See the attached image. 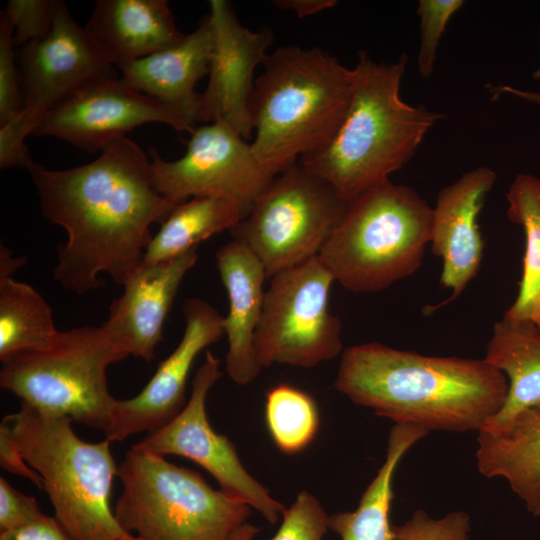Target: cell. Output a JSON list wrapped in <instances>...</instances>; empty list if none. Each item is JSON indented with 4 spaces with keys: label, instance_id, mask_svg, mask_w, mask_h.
Instances as JSON below:
<instances>
[{
    "label": "cell",
    "instance_id": "cell-1",
    "mask_svg": "<svg viewBox=\"0 0 540 540\" xmlns=\"http://www.w3.org/2000/svg\"><path fill=\"white\" fill-rule=\"evenodd\" d=\"M27 170L43 215L67 232L53 278L76 294L102 286L100 273L123 286L142 264L151 224L179 204L158 192L151 161L125 136L87 164L50 170L33 162Z\"/></svg>",
    "mask_w": 540,
    "mask_h": 540
},
{
    "label": "cell",
    "instance_id": "cell-2",
    "mask_svg": "<svg viewBox=\"0 0 540 540\" xmlns=\"http://www.w3.org/2000/svg\"><path fill=\"white\" fill-rule=\"evenodd\" d=\"M334 388L395 423L479 432L502 408L508 381L485 359L425 356L371 342L343 350Z\"/></svg>",
    "mask_w": 540,
    "mask_h": 540
},
{
    "label": "cell",
    "instance_id": "cell-3",
    "mask_svg": "<svg viewBox=\"0 0 540 540\" xmlns=\"http://www.w3.org/2000/svg\"><path fill=\"white\" fill-rule=\"evenodd\" d=\"M408 62L378 63L360 51L351 71V100L332 139L299 163L350 201L389 181L414 156L445 115L413 106L400 95Z\"/></svg>",
    "mask_w": 540,
    "mask_h": 540
},
{
    "label": "cell",
    "instance_id": "cell-4",
    "mask_svg": "<svg viewBox=\"0 0 540 540\" xmlns=\"http://www.w3.org/2000/svg\"><path fill=\"white\" fill-rule=\"evenodd\" d=\"M250 99L252 151L274 178L325 146L351 100V71L319 47L267 55Z\"/></svg>",
    "mask_w": 540,
    "mask_h": 540
},
{
    "label": "cell",
    "instance_id": "cell-5",
    "mask_svg": "<svg viewBox=\"0 0 540 540\" xmlns=\"http://www.w3.org/2000/svg\"><path fill=\"white\" fill-rule=\"evenodd\" d=\"M72 422L20 401L0 429L41 476L54 516L76 540H141L119 525L110 505L118 476L111 442L82 440Z\"/></svg>",
    "mask_w": 540,
    "mask_h": 540
},
{
    "label": "cell",
    "instance_id": "cell-6",
    "mask_svg": "<svg viewBox=\"0 0 540 540\" xmlns=\"http://www.w3.org/2000/svg\"><path fill=\"white\" fill-rule=\"evenodd\" d=\"M432 215L413 188L389 180L348 201L319 257L345 289L382 291L420 267Z\"/></svg>",
    "mask_w": 540,
    "mask_h": 540
},
{
    "label": "cell",
    "instance_id": "cell-7",
    "mask_svg": "<svg viewBox=\"0 0 540 540\" xmlns=\"http://www.w3.org/2000/svg\"><path fill=\"white\" fill-rule=\"evenodd\" d=\"M118 477L115 518L141 540H228L251 512L200 473L136 444L118 466Z\"/></svg>",
    "mask_w": 540,
    "mask_h": 540
},
{
    "label": "cell",
    "instance_id": "cell-8",
    "mask_svg": "<svg viewBox=\"0 0 540 540\" xmlns=\"http://www.w3.org/2000/svg\"><path fill=\"white\" fill-rule=\"evenodd\" d=\"M128 356L101 326L76 327L58 332L45 350L3 362L0 386L42 412L105 433L117 401L106 371Z\"/></svg>",
    "mask_w": 540,
    "mask_h": 540
},
{
    "label": "cell",
    "instance_id": "cell-9",
    "mask_svg": "<svg viewBox=\"0 0 540 540\" xmlns=\"http://www.w3.org/2000/svg\"><path fill=\"white\" fill-rule=\"evenodd\" d=\"M347 205L327 181L298 162L270 181L231 233L270 278L318 256Z\"/></svg>",
    "mask_w": 540,
    "mask_h": 540
},
{
    "label": "cell",
    "instance_id": "cell-10",
    "mask_svg": "<svg viewBox=\"0 0 540 540\" xmlns=\"http://www.w3.org/2000/svg\"><path fill=\"white\" fill-rule=\"evenodd\" d=\"M17 63L23 93L21 113L0 126V159L24 163L30 153L25 139L56 106L88 83L116 76L85 28L71 16L67 4L55 0L51 30L19 48Z\"/></svg>",
    "mask_w": 540,
    "mask_h": 540
},
{
    "label": "cell",
    "instance_id": "cell-11",
    "mask_svg": "<svg viewBox=\"0 0 540 540\" xmlns=\"http://www.w3.org/2000/svg\"><path fill=\"white\" fill-rule=\"evenodd\" d=\"M270 279L254 336L260 366L311 368L342 354L341 320L329 310L335 279L319 255Z\"/></svg>",
    "mask_w": 540,
    "mask_h": 540
},
{
    "label": "cell",
    "instance_id": "cell-12",
    "mask_svg": "<svg viewBox=\"0 0 540 540\" xmlns=\"http://www.w3.org/2000/svg\"><path fill=\"white\" fill-rule=\"evenodd\" d=\"M219 366V359L207 351L182 411L135 444L162 456L176 455L194 461L216 479L226 495L256 509L267 522L275 524L286 508L248 473L231 440L217 433L208 420L206 398L222 376Z\"/></svg>",
    "mask_w": 540,
    "mask_h": 540
},
{
    "label": "cell",
    "instance_id": "cell-13",
    "mask_svg": "<svg viewBox=\"0 0 540 540\" xmlns=\"http://www.w3.org/2000/svg\"><path fill=\"white\" fill-rule=\"evenodd\" d=\"M155 186L176 203L204 194L235 201L243 218L273 179L263 169L249 144L222 121L204 124L191 133L186 153L166 161L150 150Z\"/></svg>",
    "mask_w": 540,
    "mask_h": 540
},
{
    "label": "cell",
    "instance_id": "cell-14",
    "mask_svg": "<svg viewBox=\"0 0 540 540\" xmlns=\"http://www.w3.org/2000/svg\"><path fill=\"white\" fill-rule=\"evenodd\" d=\"M166 124L177 132L194 131V124L160 100L146 95L117 76L96 79L52 109L33 131L88 151H102L133 128Z\"/></svg>",
    "mask_w": 540,
    "mask_h": 540
},
{
    "label": "cell",
    "instance_id": "cell-15",
    "mask_svg": "<svg viewBox=\"0 0 540 540\" xmlns=\"http://www.w3.org/2000/svg\"><path fill=\"white\" fill-rule=\"evenodd\" d=\"M185 330L174 351L157 367L136 396L117 399L105 438L123 441L140 432L152 433L172 421L186 405V383L198 354L218 342L224 317L200 298L185 300Z\"/></svg>",
    "mask_w": 540,
    "mask_h": 540
},
{
    "label": "cell",
    "instance_id": "cell-16",
    "mask_svg": "<svg viewBox=\"0 0 540 540\" xmlns=\"http://www.w3.org/2000/svg\"><path fill=\"white\" fill-rule=\"evenodd\" d=\"M209 6L214 45L208 85L200 93L199 123L222 121L248 141L253 137V73L265 61L273 35L269 29L254 32L242 26L229 1L211 0Z\"/></svg>",
    "mask_w": 540,
    "mask_h": 540
},
{
    "label": "cell",
    "instance_id": "cell-17",
    "mask_svg": "<svg viewBox=\"0 0 540 540\" xmlns=\"http://www.w3.org/2000/svg\"><path fill=\"white\" fill-rule=\"evenodd\" d=\"M496 172L481 166L464 173L442 188L433 207L431 245L443 261L440 283L451 296L426 309L428 314L456 299L477 275L483 256V240L477 223Z\"/></svg>",
    "mask_w": 540,
    "mask_h": 540
},
{
    "label": "cell",
    "instance_id": "cell-18",
    "mask_svg": "<svg viewBox=\"0 0 540 540\" xmlns=\"http://www.w3.org/2000/svg\"><path fill=\"white\" fill-rule=\"evenodd\" d=\"M198 247L166 261L142 263L124 283L101 325L128 355L150 362L184 276L196 264Z\"/></svg>",
    "mask_w": 540,
    "mask_h": 540
},
{
    "label": "cell",
    "instance_id": "cell-19",
    "mask_svg": "<svg viewBox=\"0 0 540 540\" xmlns=\"http://www.w3.org/2000/svg\"><path fill=\"white\" fill-rule=\"evenodd\" d=\"M216 266L229 302L224 317L226 371L234 383L247 385L262 369L254 336L262 315L267 274L251 250L234 238L217 250Z\"/></svg>",
    "mask_w": 540,
    "mask_h": 540
},
{
    "label": "cell",
    "instance_id": "cell-20",
    "mask_svg": "<svg viewBox=\"0 0 540 540\" xmlns=\"http://www.w3.org/2000/svg\"><path fill=\"white\" fill-rule=\"evenodd\" d=\"M213 45L212 24L206 14L176 44L117 68L126 84L177 110L195 125L200 99L195 86L209 73Z\"/></svg>",
    "mask_w": 540,
    "mask_h": 540
},
{
    "label": "cell",
    "instance_id": "cell-21",
    "mask_svg": "<svg viewBox=\"0 0 540 540\" xmlns=\"http://www.w3.org/2000/svg\"><path fill=\"white\" fill-rule=\"evenodd\" d=\"M84 28L113 66L166 49L185 35L166 0H98Z\"/></svg>",
    "mask_w": 540,
    "mask_h": 540
},
{
    "label": "cell",
    "instance_id": "cell-22",
    "mask_svg": "<svg viewBox=\"0 0 540 540\" xmlns=\"http://www.w3.org/2000/svg\"><path fill=\"white\" fill-rule=\"evenodd\" d=\"M507 378L499 412L478 433L495 434L521 413L540 408V330L531 322L502 317L493 326L484 358Z\"/></svg>",
    "mask_w": 540,
    "mask_h": 540
},
{
    "label": "cell",
    "instance_id": "cell-23",
    "mask_svg": "<svg viewBox=\"0 0 540 540\" xmlns=\"http://www.w3.org/2000/svg\"><path fill=\"white\" fill-rule=\"evenodd\" d=\"M476 461L488 478L503 477L533 516H540V408L495 434L479 433Z\"/></svg>",
    "mask_w": 540,
    "mask_h": 540
},
{
    "label": "cell",
    "instance_id": "cell-24",
    "mask_svg": "<svg viewBox=\"0 0 540 540\" xmlns=\"http://www.w3.org/2000/svg\"><path fill=\"white\" fill-rule=\"evenodd\" d=\"M429 431L421 426L396 423L390 430L386 458L352 511L328 516V527L341 540H394L390 510L393 480L404 454Z\"/></svg>",
    "mask_w": 540,
    "mask_h": 540
},
{
    "label": "cell",
    "instance_id": "cell-25",
    "mask_svg": "<svg viewBox=\"0 0 540 540\" xmlns=\"http://www.w3.org/2000/svg\"><path fill=\"white\" fill-rule=\"evenodd\" d=\"M243 219L239 205L219 194H204L176 205L152 237L142 263L176 258Z\"/></svg>",
    "mask_w": 540,
    "mask_h": 540
},
{
    "label": "cell",
    "instance_id": "cell-26",
    "mask_svg": "<svg viewBox=\"0 0 540 540\" xmlns=\"http://www.w3.org/2000/svg\"><path fill=\"white\" fill-rule=\"evenodd\" d=\"M506 200L508 219L523 228L525 252L518 293L503 318L528 321L540 330V178L518 173Z\"/></svg>",
    "mask_w": 540,
    "mask_h": 540
},
{
    "label": "cell",
    "instance_id": "cell-27",
    "mask_svg": "<svg viewBox=\"0 0 540 540\" xmlns=\"http://www.w3.org/2000/svg\"><path fill=\"white\" fill-rule=\"evenodd\" d=\"M57 331L52 309L30 285L0 278V360L51 346Z\"/></svg>",
    "mask_w": 540,
    "mask_h": 540
},
{
    "label": "cell",
    "instance_id": "cell-28",
    "mask_svg": "<svg viewBox=\"0 0 540 540\" xmlns=\"http://www.w3.org/2000/svg\"><path fill=\"white\" fill-rule=\"evenodd\" d=\"M265 421L277 448L285 454H297L315 439L319 410L307 392L281 383L266 392Z\"/></svg>",
    "mask_w": 540,
    "mask_h": 540
},
{
    "label": "cell",
    "instance_id": "cell-29",
    "mask_svg": "<svg viewBox=\"0 0 540 540\" xmlns=\"http://www.w3.org/2000/svg\"><path fill=\"white\" fill-rule=\"evenodd\" d=\"M464 5L462 0H420L417 14L420 18V45L418 70L429 78L434 69L438 47L452 16Z\"/></svg>",
    "mask_w": 540,
    "mask_h": 540
},
{
    "label": "cell",
    "instance_id": "cell-30",
    "mask_svg": "<svg viewBox=\"0 0 540 540\" xmlns=\"http://www.w3.org/2000/svg\"><path fill=\"white\" fill-rule=\"evenodd\" d=\"M14 27L4 10L0 13V126L15 119L22 111L23 93L17 53L13 42Z\"/></svg>",
    "mask_w": 540,
    "mask_h": 540
},
{
    "label": "cell",
    "instance_id": "cell-31",
    "mask_svg": "<svg viewBox=\"0 0 540 540\" xmlns=\"http://www.w3.org/2000/svg\"><path fill=\"white\" fill-rule=\"evenodd\" d=\"M328 529V515L323 506L303 490L284 510L281 525L271 540H322Z\"/></svg>",
    "mask_w": 540,
    "mask_h": 540
},
{
    "label": "cell",
    "instance_id": "cell-32",
    "mask_svg": "<svg viewBox=\"0 0 540 540\" xmlns=\"http://www.w3.org/2000/svg\"><path fill=\"white\" fill-rule=\"evenodd\" d=\"M470 530V517L463 511L432 518L416 510L406 522L393 526L394 540H470Z\"/></svg>",
    "mask_w": 540,
    "mask_h": 540
},
{
    "label": "cell",
    "instance_id": "cell-33",
    "mask_svg": "<svg viewBox=\"0 0 540 540\" xmlns=\"http://www.w3.org/2000/svg\"><path fill=\"white\" fill-rule=\"evenodd\" d=\"M55 0H9L4 11L14 27L15 47L46 36L51 30Z\"/></svg>",
    "mask_w": 540,
    "mask_h": 540
},
{
    "label": "cell",
    "instance_id": "cell-34",
    "mask_svg": "<svg viewBox=\"0 0 540 540\" xmlns=\"http://www.w3.org/2000/svg\"><path fill=\"white\" fill-rule=\"evenodd\" d=\"M43 514L36 498L23 494L5 478H0V533L20 528Z\"/></svg>",
    "mask_w": 540,
    "mask_h": 540
},
{
    "label": "cell",
    "instance_id": "cell-35",
    "mask_svg": "<svg viewBox=\"0 0 540 540\" xmlns=\"http://www.w3.org/2000/svg\"><path fill=\"white\" fill-rule=\"evenodd\" d=\"M0 540H76L55 516L38 519L11 531L1 532Z\"/></svg>",
    "mask_w": 540,
    "mask_h": 540
},
{
    "label": "cell",
    "instance_id": "cell-36",
    "mask_svg": "<svg viewBox=\"0 0 540 540\" xmlns=\"http://www.w3.org/2000/svg\"><path fill=\"white\" fill-rule=\"evenodd\" d=\"M0 464L6 471L29 479L38 488L43 489L42 478L36 470L28 465L21 453L0 429Z\"/></svg>",
    "mask_w": 540,
    "mask_h": 540
},
{
    "label": "cell",
    "instance_id": "cell-37",
    "mask_svg": "<svg viewBox=\"0 0 540 540\" xmlns=\"http://www.w3.org/2000/svg\"><path fill=\"white\" fill-rule=\"evenodd\" d=\"M281 9L292 10L298 17H305L324 11L336 5L335 0H278L274 2Z\"/></svg>",
    "mask_w": 540,
    "mask_h": 540
},
{
    "label": "cell",
    "instance_id": "cell-38",
    "mask_svg": "<svg viewBox=\"0 0 540 540\" xmlns=\"http://www.w3.org/2000/svg\"><path fill=\"white\" fill-rule=\"evenodd\" d=\"M22 257H13L11 250L0 246V278H9L25 263Z\"/></svg>",
    "mask_w": 540,
    "mask_h": 540
},
{
    "label": "cell",
    "instance_id": "cell-39",
    "mask_svg": "<svg viewBox=\"0 0 540 540\" xmlns=\"http://www.w3.org/2000/svg\"><path fill=\"white\" fill-rule=\"evenodd\" d=\"M498 93L509 94L540 107L539 91L524 90L510 85H503L499 88Z\"/></svg>",
    "mask_w": 540,
    "mask_h": 540
},
{
    "label": "cell",
    "instance_id": "cell-40",
    "mask_svg": "<svg viewBox=\"0 0 540 540\" xmlns=\"http://www.w3.org/2000/svg\"><path fill=\"white\" fill-rule=\"evenodd\" d=\"M259 532V527L250 523H244L228 540H252Z\"/></svg>",
    "mask_w": 540,
    "mask_h": 540
},
{
    "label": "cell",
    "instance_id": "cell-41",
    "mask_svg": "<svg viewBox=\"0 0 540 540\" xmlns=\"http://www.w3.org/2000/svg\"><path fill=\"white\" fill-rule=\"evenodd\" d=\"M532 77L535 80H540V67L533 72Z\"/></svg>",
    "mask_w": 540,
    "mask_h": 540
}]
</instances>
